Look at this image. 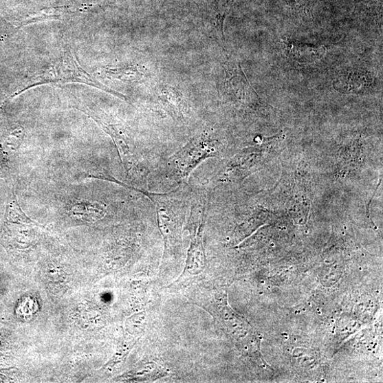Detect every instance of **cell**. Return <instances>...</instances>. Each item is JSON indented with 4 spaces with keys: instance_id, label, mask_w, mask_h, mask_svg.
<instances>
[{
    "instance_id": "6da1fadb",
    "label": "cell",
    "mask_w": 383,
    "mask_h": 383,
    "mask_svg": "<svg viewBox=\"0 0 383 383\" xmlns=\"http://www.w3.org/2000/svg\"><path fill=\"white\" fill-rule=\"evenodd\" d=\"M155 206L157 224L164 241V258L175 256L182 247V234L190 214L193 187L188 182L168 193H153L134 187Z\"/></svg>"
},
{
    "instance_id": "7a4b0ae2",
    "label": "cell",
    "mask_w": 383,
    "mask_h": 383,
    "mask_svg": "<svg viewBox=\"0 0 383 383\" xmlns=\"http://www.w3.org/2000/svg\"><path fill=\"white\" fill-rule=\"evenodd\" d=\"M225 149L217 132L210 128L202 130L164 164V175L178 185L187 183L190 174L201 163L210 157L222 156Z\"/></svg>"
},
{
    "instance_id": "3957f363",
    "label": "cell",
    "mask_w": 383,
    "mask_h": 383,
    "mask_svg": "<svg viewBox=\"0 0 383 383\" xmlns=\"http://www.w3.org/2000/svg\"><path fill=\"white\" fill-rule=\"evenodd\" d=\"M208 199L209 194L206 188H193L192 204L186 227L190 237V245L184 272L175 282L197 276L206 267L204 232L208 217Z\"/></svg>"
},
{
    "instance_id": "277c9868",
    "label": "cell",
    "mask_w": 383,
    "mask_h": 383,
    "mask_svg": "<svg viewBox=\"0 0 383 383\" xmlns=\"http://www.w3.org/2000/svg\"><path fill=\"white\" fill-rule=\"evenodd\" d=\"M70 215L81 221L94 222L103 219L107 214L108 206L105 202L90 200H77L69 206Z\"/></svg>"
},
{
    "instance_id": "5b68a950",
    "label": "cell",
    "mask_w": 383,
    "mask_h": 383,
    "mask_svg": "<svg viewBox=\"0 0 383 383\" xmlns=\"http://www.w3.org/2000/svg\"><path fill=\"white\" fill-rule=\"evenodd\" d=\"M285 52L291 58L300 63H312L321 58L326 51L323 46H312V45L285 42Z\"/></svg>"
},
{
    "instance_id": "8992f818",
    "label": "cell",
    "mask_w": 383,
    "mask_h": 383,
    "mask_svg": "<svg viewBox=\"0 0 383 383\" xmlns=\"http://www.w3.org/2000/svg\"><path fill=\"white\" fill-rule=\"evenodd\" d=\"M7 219L8 221L14 223L28 224L35 223L31 219L21 208L18 204L14 193H12V197L9 201L7 208Z\"/></svg>"
},
{
    "instance_id": "52a82bcc",
    "label": "cell",
    "mask_w": 383,
    "mask_h": 383,
    "mask_svg": "<svg viewBox=\"0 0 383 383\" xmlns=\"http://www.w3.org/2000/svg\"><path fill=\"white\" fill-rule=\"evenodd\" d=\"M11 155L13 154L6 150L0 144V175L5 173L9 170V164H10V157Z\"/></svg>"
}]
</instances>
